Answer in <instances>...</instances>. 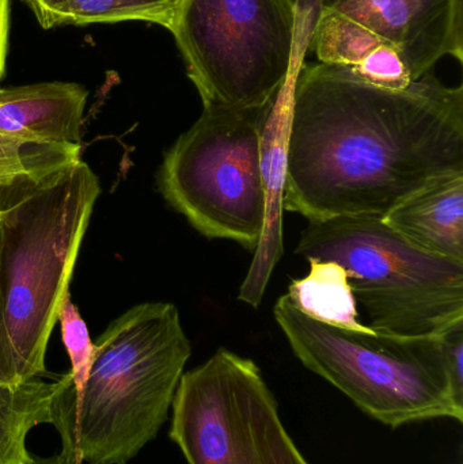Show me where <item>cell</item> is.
I'll use <instances>...</instances> for the list:
<instances>
[{"label":"cell","mask_w":463,"mask_h":464,"mask_svg":"<svg viewBox=\"0 0 463 464\" xmlns=\"http://www.w3.org/2000/svg\"><path fill=\"white\" fill-rule=\"evenodd\" d=\"M306 277L291 281L285 296L304 315L339 329L371 332L359 321L358 304L347 270L333 261L307 259Z\"/></svg>","instance_id":"obj_14"},{"label":"cell","mask_w":463,"mask_h":464,"mask_svg":"<svg viewBox=\"0 0 463 464\" xmlns=\"http://www.w3.org/2000/svg\"><path fill=\"white\" fill-rule=\"evenodd\" d=\"M295 253L342 265L375 332L437 337L463 319V262L416 247L382 218L310 220Z\"/></svg>","instance_id":"obj_5"},{"label":"cell","mask_w":463,"mask_h":464,"mask_svg":"<svg viewBox=\"0 0 463 464\" xmlns=\"http://www.w3.org/2000/svg\"><path fill=\"white\" fill-rule=\"evenodd\" d=\"M10 34V0H0V81L5 75Z\"/></svg>","instance_id":"obj_23"},{"label":"cell","mask_w":463,"mask_h":464,"mask_svg":"<svg viewBox=\"0 0 463 464\" xmlns=\"http://www.w3.org/2000/svg\"><path fill=\"white\" fill-rule=\"evenodd\" d=\"M32 10L43 29L64 26L65 10L70 0H22Z\"/></svg>","instance_id":"obj_21"},{"label":"cell","mask_w":463,"mask_h":464,"mask_svg":"<svg viewBox=\"0 0 463 464\" xmlns=\"http://www.w3.org/2000/svg\"><path fill=\"white\" fill-rule=\"evenodd\" d=\"M463 173V87L426 75L405 89L340 65L291 81L285 211L310 220L383 218L440 177Z\"/></svg>","instance_id":"obj_1"},{"label":"cell","mask_w":463,"mask_h":464,"mask_svg":"<svg viewBox=\"0 0 463 464\" xmlns=\"http://www.w3.org/2000/svg\"><path fill=\"white\" fill-rule=\"evenodd\" d=\"M274 101L258 108H204L163 158L160 193L209 239L234 240L250 251L260 242L261 136Z\"/></svg>","instance_id":"obj_6"},{"label":"cell","mask_w":463,"mask_h":464,"mask_svg":"<svg viewBox=\"0 0 463 464\" xmlns=\"http://www.w3.org/2000/svg\"><path fill=\"white\" fill-rule=\"evenodd\" d=\"M81 160V146L35 143L0 135V185L43 177Z\"/></svg>","instance_id":"obj_17"},{"label":"cell","mask_w":463,"mask_h":464,"mask_svg":"<svg viewBox=\"0 0 463 464\" xmlns=\"http://www.w3.org/2000/svg\"><path fill=\"white\" fill-rule=\"evenodd\" d=\"M100 195L82 160L0 185L3 319L18 382L46 373L49 338Z\"/></svg>","instance_id":"obj_2"},{"label":"cell","mask_w":463,"mask_h":464,"mask_svg":"<svg viewBox=\"0 0 463 464\" xmlns=\"http://www.w3.org/2000/svg\"><path fill=\"white\" fill-rule=\"evenodd\" d=\"M192 346L171 303H143L94 343L83 390L73 398L79 460L127 464L168 421Z\"/></svg>","instance_id":"obj_3"},{"label":"cell","mask_w":463,"mask_h":464,"mask_svg":"<svg viewBox=\"0 0 463 464\" xmlns=\"http://www.w3.org/2000/svg\"><path fill=\"white\" fill-rule=\"evenodd\" d=\"M291 81L293 76L275 98L261 136V176L265 200V219L260 242L255 250V258L238 295L241 302L252 307H260L272 272L285 253L283 211L287 185Z\"/></svg>","instance_id":"obj_10"},{"label":"cell","mask_w":463,"mask_h":464,"mask_svg":"<svg viewBox=\"0 0 463 464\" xmlns=\"http://www.w3.org/2000/svg\"><path fill=\"white\" fill-rule=\"evenodd\" d=\"M54 428L60 435L62 449L59 454L49 458L33 457L30 464H82L76 451L75 432H73V411L67 390L60 395L56 403L53 420Z\"/></svg>","instance_id":"obj_19"},{"label":"cell","mask_w":463,"mask_h":464,"mask_svg":"<svg viewBox=\"0 0 463 464\" xmlns=\"http://www.w3.org/2000/svg\"><path fill=\"white\" fill-rule=\"evenodd\" d=\"M0 253H2V222H0ZM16 373L5 334V319H3L2 286H0V383H15Z\"/></svg>","instance_id":"obj_22"},{"label":"cell","mask_w":463,"mask_h":464,"mask_svg":"<svg viewBox=\"0 0 463 464\" xmlns=\"http://www.w3.org/2000/svg\"><path fill=\"white\" fill-rule=\"evenodd\" d=\"M169 438L189 464H312L253 360L220 348L184 372Z\"/></svg>","instance_id":"obj_8"},{"label":"cell","mask_w":463,"mask_h":464,"mask_svg":"<svg viewBox=\"0 0 463 464\" xmlns=\"http://www.w3.org/2000/svg\"><path fill=\"white\" fill-rule=\"evenodd\" d=\"M72 383L71 373L52 382L40 378L0 383V464H30V430L53 424L57 400Z\"/></svg>","instance_id":"obj_13"},{"label":"cell","mask_w":463,"mask_h":464,"mask_svg":"<svg viewBox=\"0 0 463 464\" xmlns=\"http://www.w3.org/2000/svg\"><path fill=\"white\" fill-rule=\"evenodd\" d=\"M87 90L71 82L0 87V135L81 146Z\"/></svg>","instance_id":"obj_11"},{"label":"cell","mask_w":463,"mask_h":464,"mask_svg":"<svg viewBox=\"0 0 463 464\" xmlns=\"http://www.w3.org/2000/svg\"><path fill=\"white\" fill-rule=\"evenodd\" d=\"M274 313L299 362L375 421L391 430L438 419L462 424L463 398L451 383L439 335L339 329L304 315L285 295Z\"/></svg>","instance_id":"obj_4"},{"label":"cell","mask_w":463,"mask_h":464,"mask_svg":"<svg viewBox=\"0 0 463 464\" xmlns=\"http://www.w3.org/2000/svg\"><path fill=\"white\" fill-rule=\"evenodd\" d=\"M181 0H70L64 26L143 21L170 29Z\"/></svg>","instance_id":"obj_16"},{"label":"cell","mask_w":463,"mask_h":464,"mask_svg":"<svg viewBox=\"0 0 463 464\" xmlns=\"http://www.w3.org/2000/svg\"><path fill=\"white\" fill-rule=\"evenodd\" d=\"M446 365L457 394L463 398V319L439 335Z\"/></svg>","instance_id":"obj_20"},{"label":"cell","mask_w":463,"mask_h":464,"mask_svg":"<svg viewBox=\"0 0 463 464\" xmlns=\"http://www.w3.org/2000/svg\"><path fill=\"white\" fill-rule=\"evenodd\" d=\"M382 220L416 247L463 262V173L435 179Z\"/></svg>","instance_id":"obj_12"},{"label":"cell","mask_w":463,"mask_h":464,"mask_svg":"<svg viewBox=\"0 0 463 464\" xmlns=\"http://www.w3.org/2000/svg\"><path fill=\"white\" fill-rule=\"evenodd\" d=\"M57 322L62 327L63 343L70 357L73 398L76 400L82 394L84 382L89 375L92 354H94V343L90 338L89 329L81 313L71 300L70 292L65 295L60 305Z\"/></svg>","instance_id":"obj_18"},{"label":"cell","mask_w":463,"mask_h":464,"mask_svg":"<svg viewBox=\"0 0 463 464\" xmlns=\"http://www.w3.org/2000/svg\"><path fill=\"white\" fill-rule=\"evenodd\" d=\"M169 32L204 108L268 105L296 68L295 0H181Z\"/></svg>","instance_id":"obj_7"},{"label":"cell","mask_w":463,"mask_h":464,"mask_svg":"<svg viewBox=\"0 0 463 464\" xmlns=\"http://www.w3.org/2000/svg\"><path fill=\"white\" fill-rule=\"evenodd\" d=\"M310 48L323 64L340 65L355 72L370 60L394 49L361 24L326 10H320L310 37Z\"/></svg>","instance_id":"obj_15"},{"label":"cell","mask_w":463,"mask_h":464,"mask_svg":"<svg viewBox=\"0 0 463 464\" xmlns=\"http://www.w3.org/2000/svg\"><path fill=\"white\" fill-rule=\"evenodd\" d=\"M393 46L413 81L443 57L463 62V0H318Z\"/></svg>","instance_id":"obj_9"}]
</instances>
